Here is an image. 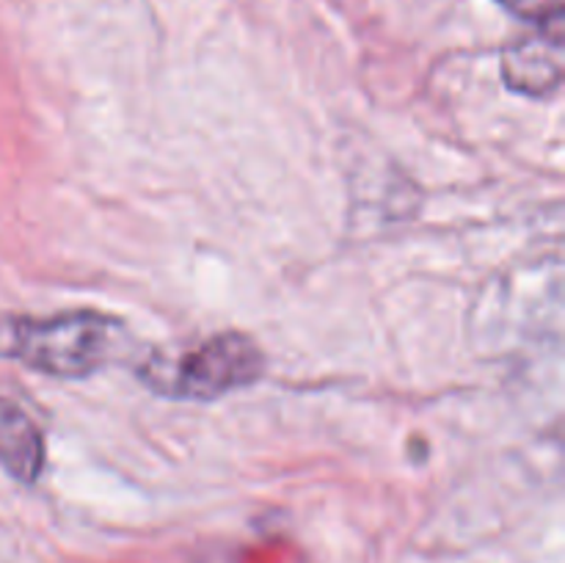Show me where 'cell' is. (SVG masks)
I'll return each instance as SVG.
<instances>
[{
	"mask_svg": "<svg viewBox=\"0 0 565 563\" xmlns=\"http://www.w3.org/2000/svg\"><path fill=\"white\" fill-rule=\"evenodd\" d=\"M119 331L121 323L92 309L53 318L0 315V357L58 379H83L108 362Z\"/></svg>",
	"mask_w": 565,
	"mask_h": 563,
	"instance_id": "1",
	"label": "cell"
},
{
	"mask_svg": "<svg viewBox=\"0 0 565 563\" xmlns=\"http://www.w3.org/2000/svg\"><path fill=\"white\" fill-rule=\"evenodd\" d=\"M143 370V379L166 395L215 401L263 379L265 357L257 342L246 334L224 331L191 348L177 362H149Z\"/></svg>",
	"mask_w": 565,
	"mask_h": 563,
	"instance_id": "2",
	"label": "cell"
},
{
	"mask_svg": "<svg viewBox=\"0 0 565 563\" xmlns=\"http://www.w3.org/2000/svg\"><path fill=\"white\" fill-rule=\"evenodd\" d=\"M502 77L527 97H552L563 83V22L541 25L502 55Z\"/></svg>",
	"mask_w": 565,
	"mask_h": 563,
	"instance_id": "3",
	"label": "cell"
},
{
	"mask_svg": "<svg viewBox=\"0 0 565 563\" xmlns=\"http://www.w3.org/2000/svg\"><path fill=\"white\" fill-rule=\"evenodd\" d=\"M0 467L22 484L44 469V439L31 417L17 406H0Z\"/></svg>",
	"mask_w": 565,
	"mask_h": 563,
	"instance_id": "4",
	"label": "cell"
},
{
	"mask_svg": "<svg viewBox=\"0 0 565 563\" xmlns=\"http://www.w3.org/2000/svg\"><path fill=\"white\" fill-rule=\"evenodd\" d=\"M497 3L505 6L511 14L539 22V25H555V22H563L565 14V0H497Z\"/></svg>",
	"mask_w": 565,
	"mask_h": 563,
	"instance_id": "5",
	"label": "cell"
}]
</instances>
